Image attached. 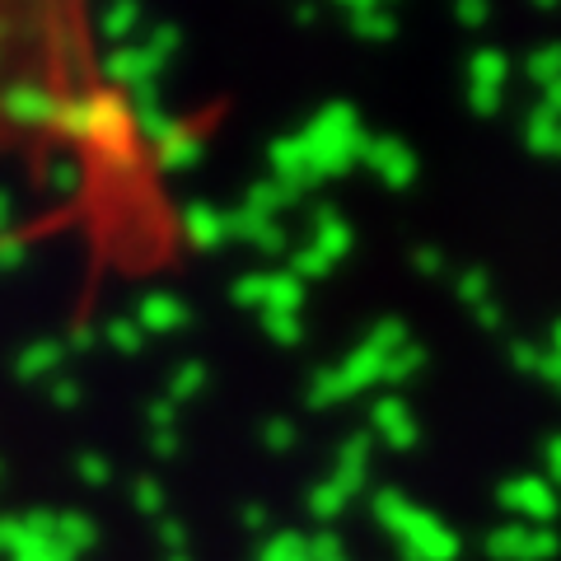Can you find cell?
<instances>
[{
    "mask_svg": "<svg viewBox=\"0 0 561 561\" xmlns=\"http://www.w3.org/2000/svg\"><path fill=\"white\" fill-rule=\"evenodd\" d=\"M131 505L146 519H164V505H169V496H164V482L160 478H140L136 486H131Z\"/></svg>",
    "mask_w": 561,
    "mask_h": 561,
    "instance_id": "f35d334b",
    "label": "cell"
},
{
    "mask_svg": "<svg viewBox=\"0 0 561 561\" xmlns=\"http://www.w3.org/2000/svg\"><path fill=\"white\" fill-rule=\"evenodd\" d=\"M375 383H383V356H379V351H370L365 342H356L346 351V360L323 365V370L309 379L305 402L313 412H328V408H337V402H351V398L370 393Z\"/></svg>",
    "mask_w": 561,
    "mask_h": 561,
    "instance_id": "277c9868",
    "label": "cell"
},
{
    "mask_svg": "<svg viewBox=\"0 0 561 561\" xmlns=\"http://www.w3.org/2000/svg\"><path fill=\"white\" fill-rule=\"evenodd\" d=\"M61 360H66V342L33 337L20 356H14V379L20 383H51L61 375Z\"/></svg>",
    "mask_w": 561,
    "mask_h": 561,
    "instance_id": "ffe728a7",
    "label": "cell"
},
{
    "mask_svg": "<svg viewBox=\"0 0 561 561\" xmlns=\"http://www.w3.org/2000/svg\"><path fill=\"white\" fill-rule=\"evenodd\" d=\"M538 379L548 383L552 393H561V356H552V351H548V356H542V375Z\"/></svg>",
    "mask_w": 561,
    "mask_h": 561,
    "instance_id": "11a10c76",
    "label": "cell"
},
{
    "mask_svg": "<svg viewBox=\"0 0 561 561\" xmlns=\"http://www.w3.org/2000/svg\"><path fill=\"white\" fill-rule=\"evenodd\" d=\"M496 505L515 524H534V529H552L561 515V491L538 478V472H524V478H505L496 486Z\"/></svg>",
    "mask_w": 561,
    "mask_h": 561,
    "instance_id": "8992f818",
    "label": "cell"
},
{
    "mask_svg": "<svg viewBox=\"0 0 561 561\" xmlns=\"http://www.w3.org/2000/svg\"><path fill=\"white\" fill-rule=\"evenodd\" d=\"M351 243H356V230H351V220L342 216L337 206H319L313 210V230H309V249L319 253V257H328L332 267L351 253Z\"/></svg>",
    "mask_w": 561,
    "mask_h": 561,
    "instance_id": "ac0fdd59",
    "label": "cell"
},
{
    "mask_svg": "<svg viewBox=\"0 0 561 561\" xmlns=\"http://www.w3.org/2000/svg\"><path fill=\"white\" fill-rule=\"evenodd\" d=\"M150 449L160 454V459H173V454H179V431H154L150 435Z\"/></svg>",
    "mask_w": 561,
    "mask_h": 561,
    "instance_id": "db71d44e",
    "label": "cell"
},
{
    "mask_svg": "<svg viewBox=\"0 0 561 561\" xmlns=\"http://www.w3.org/2000/svg\"><path fill=\"white\" fill-rule=\"evenodd\" d=\"M99 342L103 346H113L117 356H140V351H146V332H140V323L131 319V313H117V319H108L99 328Z\"/></svg>",
    "mask_w": 561,
    "mask_h": 561,
    "instance_id": "83f0119b",
    "label": "cell"
},
{
    "mask_svg": "<svg viewBox=\"0 0 561 561\" xmlns=\"http://www.w3.org/2000/svg\"><path fill=\"white\" fill-rule=\"evenodd\" d=\"M472 319H478L486 332H501L505 328V309H501V300H491V305H482L478 313H472Z\"/></svg>",
    "mask_w": 561,
    "mask_h": 561,
    "instance_id": "816d5d0a",
    "label": "cell"
},
{
    "mask_svg": "<svg viewBox=\"0 0 561 561\" xmlns=\"http://www.w3.org/2000/svg\"><path fill=\"white\" fill-rule=\"evenodd\" d=\"M412 272H421V276H445L449 262H445V253L435 249V243H421V249H412Z\"/></svg>",
    "mask_w": 561,
    "mask_h": 561,
    "instance_id": "ee69618b",
    "label": "cell"
},
{
    "mask_svg": "<svg viewBox=\"0 0 561 561\" xmlns=\"http://www.w3.org/2000/svg\"><path fill=\"white\" fill-rule=\"evenodd\" d=\"M206 389V365L202 360H183V365H173V375L164 379V398L173 402V408H183L187 398H197Z\"/></svg>",
    "mask_w": 561,
    "mask_h": 561,
    "instance_id": "1f68e13d",
    "label": "cell"
},
{
    "mask_svg": "<svg viewBox=\"0 0 561 561\" xmlns=\"http://www.w3.org/2000/svg\"><path fill=\"white\" fill-rule=\"evenodd\" d=\"M295 136H300V150H305L309 183L319 187V183L342 179V173H351L360 164V150H365V136L370 131L360 127L356 103L337 99V103H323Z\"/></svg>",
    "mask_w": 561,
    "mask_h": 561,
    "instance_id": "7a4b0ae2",
    "label": "cell"
},
{
    "mask_svg": "<svg viewBox=\"0 0 561 561\" xmlns=\"http://www.w3.org/2000/svg\"><path fill=\"white\" fill-rule=\"evenodd\" d=\"M57 538H61V548L80 561L84 552L99 548V524L80 511H57Z\"/></svg>",
    "mask_w": 561,
    "mask_h": 561,
    "instance_id": "d4e9b609",
    "label": "cell"
},
{
    "mask_svg": "<svg viewBox=\"0 0 561 561\" xmlns=\"http://www.w3.org/2000/svg\"><path fill=\"white\" fill-rule=\"evenodd\" d=\"M370 435L383 449H398V454H408V449L421 445L416 416H412V408L398 393H383V398L370 402Z\"/></svg>",
    "mask_w": 561,
    "mask_h": 561,
    "instance_id": "7c38bea8",
    "label": "cell"
},
{
    "mask_svg": "<svg viewBox=\"0 0 561 561\" xmlns=\"http://www.w3.org/2000/svg\"><path fill=\"white\" fill-rule=\"evenodd\" d=\"M140 20H146V14H140L136 0H117V5H103L94 14V33L108 47H127L140 38Z\"/></svg>",
    "mask_w": 561,
    "mask_h": 561,
    "instance_id": "44dd1931",
    "label": "cell"
},
{
    "mask_svg": "<svg viewBox=\"0 0 561 561\" xmlns=\"http://www.w3.org/2000/svg\"><path fill=\"white\" fill-rule=\"evenodd\" d=\"M267 286H272V272H267V267L243 272L234 286H230V300H234L239 309H257V313H262V305H267Z\"/></svg>",
    "mask_w": 561,
    "mask_h": 561,
    "instance_id": "e575fe53",
    "label": "cell"
},
{
    "mask_svg": "<svg viewBox=\"0 0 561 561\" xmlns=\"http://www.w3.org/2000/svg\"><path fill=\"white\" fill-rule=\"evenodd\" d=\"M262 332L276 342V346H300L305 342V313H257Z\"/></svg>",
    "mask_w": 561,
    "mask_h": 561,
    "instance_id": "74e56055",
    "label": "cell"
},
{
    "mask_svg": "<svg viewBox=\"0 0 561 561\" xmlns=\"http://www.w3.org/2000/svg\"><path fill=\"white\" fill-rule=\"evenodd\" d=\"M80 398H84V389L76 383V375H57V379H51V402H57L61 412H70Z\"/></svg>",
    "mask_w": 561,
    "mask_h": 561,
    "instance_id": "7dc6e473",
    "label": "cell"
},
{
    "mask_svg": "<svg viewBox=\"0 0 561 561\" xmlns=\"http://www.w3.org/2000/svg\"><path fill=\"white\" fill-rule=\"evenodd\" d=\"M542 356H548V346H538V342H524V337H515V342H511V365H515L519 375L538 379V375H542Z\"/></svg>",
    "mask_w": 561,
    "mask_h": 561,
    "instance_id": "b9f144b4",
    "label": "cell"
},
{
    "mask_svg": "<svg viewBox=\"0 0 561 561\" xmlns=\"http://www.w3.org/2000/svg\"><path fill=\"white\" fill-rule=\"evenodd\" d=\"M342 14H346V28L356 33L360 43H393L398 38V14L383 5V0H346Z\"/></svg>",
    "mask_w": 561,
    "mask_h": 561,
    "instance_id": "d6986e66",
    "label": "cell"
},
{
    "mask_svg": "<svg viewBox=\"0 0 561 561\" xmlns=\"http://www.w3.org/2000/svg\"><path fill=\"white\" fill-rule=\"evenodd\" d=\"M202 154H206L202 131H192L187 122H183V127L164 140V146H154V164H160L164 173H187V169L202 164Z\"/></svg>",
    "mask_w": 561,
    "mask_h": 561,
    "instance_id": "7402d4cb",
    "label": "cell"
},
{
    "mask_svg": "<svg viewBox=\"0 0 561 561\" xmlns=\"http://www.w3.org/2000/svg\"><path fill=\"white\" fill-rule=\"evenodd\" d=\"M454 20H459L463 28H482L491 20V5L486 0H459V5H454Z\"/></svg>",
    "mask_w": 561,
    "mask_h": 561,
    "instance_id": "c3c4849f",
    "label": "cell"
},
{
    "mask_svg": "<svg viewBox=\"0 0 561 561\" xmlns=\"http://www.w3.org/2000/svg\"><path fill=\"white\" fill-rule=\"evenodd\" d=\"M0 478H5V463H0Z\"/></svg>",
    "mask_w": 561,
    "mask_h": 561,
    "instance_id": "6125c7cd",
    "label": "cell"
},
{
    "mask_svg": "<svg viewBox=\"0 0 561 561\" xmlns=\"http://www.w3.org/2000/svg\"><path fill=\"white\" fill-rule=\"evenodd\" d=\"M230 243H249V249L267 253V257H290V239H286V225L272 220V216H257V210L239 206L230 210Z\"/></svg>",
    "mask_w": 561,
    "mask_h": 561,
    "instance_id": "9a60e30c",
    "label": "cell"
},
{
    "mask_svg": "<svg viewBox=\"0 0 561 561\" xmlns=\"http://www.w3.org/2000/svg\"><path fill=\"white\" fill-rule=\"evenodd\" d=\"M257 440H262V449H267V454H286V449L300 445V426H295L290 416H267L257 426Z\"/></svg>",
    "mask_w": 561,
    "mask_h": 561,
    "instance_id": "8d00e7d4",
    "label": "cell"
},
{
    "mask_svg": "<svg viewBox=\"0 0 561 561\" xmlns=\"http://www.w3.org/2000/svg\"><path fill=\"white\" fill-rule=\"evenodd\" d=\"M375 524L398 542L402 561H459L463 542L440 515H431L426 505H416L408 491L398 486H375L370 491Z\"/></svg>",
    "mask_w": 561,
    "mask_h": 561,
    "instance_id": "6da1fadb",
    "label": "cell"
},
{
    "mask_svg": "<svg viewBox=\"0 0 561 561\" xmlns=\"http://www.w3.org/2000/svg\"><path fill=\"white\" fill-rule=\"evenodd\" d=\"M164 561H192V552H169Z\"/></svg>",
    "mask_w": 561,
    "mask_h": 561,
    "instance_id": "94428289",
    "label": "cell"
},
{
    "mask_svg": "<svg viewBox=\"0 0 561 561\" xmlns=\"http://www.w3.org/2000/svg\"><path fill=\"white\" fill-rule=\"evenodd\" d=\"M57 136L61 140H76V146H94L103 150L108 160L117 164H131L127 160V136H131V113H127V99L117 94H76V99H61V113H57Z\"/></svg>",
    "mask_w": 561,
    "mask_h": 561,
    "instance_id": "3957f363",
    "label": "cell"
},
{
    "mask_svg": "<svg viewBox=\"0 0 561 561\" xmlns=\"http://www.w3.org/2000/svg\"><path fill=\"white\" fill-rule=\"evenodd\" d=\"M295 202H300V192L286 187V183H276L272 173H267V179H257L249 187V197H243V206L257 210V216H272V220H280V210H290Z\"/></svg>",
    "mask_w": 561,
    "mask_h": 561,
    "instance_id": "484cf974",
    "label": "cell"
},
{
    "mask_svg": "<svg viewBox=\"0 0 561 561\" xmlns=\"http://www.w3.org/2000/svg\"><path fill=\"white\" fill-rule=\"evenodd\" d=\"M360 342L370 346V351H379L383 360H389L393 351H402V346L412 342V328L402 323V319H393V313H389V319H379V323H370V328H365V337H360Z\"/></svg>",
    "mask_w": 561,
    "mask_h": 561,
    "instance_id": "d6a6232c",
    "label": "cell"
},
{
    "mask_svg": "<svg viewBox=\"0 0 561 561\" xmlns=\"http://www.w3.org/2000/svg\"><path fill=\"white\" fill-rule=\"evenodd\" d=\"M0 51H5V43H0Z\"/></svg>",
    "mask_w": 561,
    "mask_h": 561,
    "instance_id": "be15d7a7",
    "label": "cell"
},
{
    "mask_svg": "<svg viewBox=\"0 0 561 561\" xmlns=\"http://www.w3.org/2000/svg\"><path fill=\"white\" fill-rule=\"evenodd\" d=\"M43 187L51 192L57 202H76L80 197V187H84V164L76 160V154H47V164H43Z\"/></svg>",
    "mask_w": 561,
    "mask_h": 561,
    "instance_id": "cb8c5ba5",
    "label": "cell"
},
{
    "mask_svg": "<svg viewBox=\"0 0 561 561\" xmlns=\"http://www.w3.org/2000/svg\"><path fill=\"white\" fill-rule=\"evenodd\" d=\"M154 538H160L164 557H169V552H187V524H183V519H173V515L154 519Z\"/></svg>",
    "mask_w": 561,
    "mask_h": 561,
    "instance_id": "7bdbcfd3",
    "label": "cell"
},
{
    "mask_svg": "<svg viewBox=\"0 0 561 561\" xmlns=\"http://www.w3.org/2000/svg\"><path fill=\"white\" fill-rule=\"evenodd\" d=\"M253 561H309V534L300 529H276L262 538V548Z\"/></svg>",
    "mask_w": 561,
    "mask_h": 561,
    "instance_id": "f546056e",
    "label": "cell"
},
{
    "mask_svg": "<svg viewBox=\"0 0 561 561\" xmlns=\"http://www.w3.org/2000/svg\"><path fill=\"white\" fill-rule=\"evenodd\" d=\"M511 84V57L501 47H478L468 57V108L478 117H496Z\"/></svg>",
    "mask_w": 561,
    "mask_h": 561,
    "instance_id": "ba28073f",
    "label": "cell"
},
{
    "mask_svg": "<svg viewBox=\"0 0 561 561\" xmlns=\"http://www.w3.org/2000/svg\"><path fill=\"white\" fill-rule=\"evenodd\" d=\"M267 524H272L267 505H243V529L249 534H267Z\"/></svg>",
    "mask_w": 561,
    "mask_h": 561,
    "instance_id": "f5cc1de1",
    "label": "cell"
},
{
    "mask_svg": "<svg viewBox=\"0 0 561 561\" xmlns=\"http://www.w3.org/2000/svg\"><path fill=\"white\" fill-rule=\"evenodd\" d=\"M360 164L370 169L383 187H393V192H408L416 183V173H421L416 150L402 136H389V131H383V136H365Z\"/></svg>",
    "mask_w": 561,
    "mask_h": 561,
    "instance_id": "9c48e42d",
    "label": "cell"
},
{
    "mask_svg": "<svg viewBox=\"0 0 561 561\" xmlns=\"http://www.w3.org/2000/svg\"><path fill=\"white\" fill-rule=\"evenodd\" d=\"M127 113H131V131H136V136H146V140H150V150H154V146H164V140L183 127V122L169 113V103L160 99V84L131 90V94H127Z\"/></svg>",
    "mask_w": 561,
    "mask_h": 561,
    "instance_id": "4fadbf2b",
    "label": "cell"
},
{
    "mask_svg": "<svg viewBox=\"0 0 561 561\" xmlns=\"http://www.w3.org/2000/svg\"><path fill=\"white\" fill-rule=\"evenodd\" d=\"M146 421H150V435L154 431H179V408H173L169 398H154L146 408Z\"/></svg>",
    "mask_w": 561,
    "mask_h": 561,
    "instance_id": "bcb514c9",
    "label": "cell"
},
{
    "mask_svg": "<svg viewBox=\"0 0 561 561\" xmlns=\"http://www.w3.org/2000/svg\"><path fill=\"white\" fill-rule=\"evenodd\" d=\"M10 548H14V515H0V561L10 557Z\"/></svg>",
    "mask_w": 561,
    "mask_h": 561,
    "instance_id": "9f6ffc18",
    "label": "cell"
},
{
    "mask_svg": "<svg viewBox=\"0 0 561 561\" xmlns=\"http://www.w3.org/2000/svg\"><path fill=\"white\" fill-rule=\"evenodd\" d=\"M5 561H76L57 538V511L14 515V548Z\"/></svg>",
    "mask_w": 561,
    "mask_h": 561,
    "instance_id": "8fae6325",
    "label": "cell"
},
{
    "mask_svg": "<svg viewBox=\"0 0 561 561\" xmlns=\"http://www.w3.org/2000/svg\"><path fill=\"white\" fill-rule=\"evenodd\" d=\"M262 313H305V280H295L286 267L272 272L267 305H262Z\"/></svg>",
    "mask_w": 561,
    "mask_h": 561,
    "instance_id": "f1b7e54d",
    "label": "cell"
},
{
    "mask_svg": "<svg viewBox=\"0 0 561 561\" xmlns=\"http://www.w3.org/2000/svg\"><path fill=\"white\" fill-rule=\"evenodd\" d=\"M519 136H524V146H529V154H538V160H561V117L548 113L542 103L524 117Z\"/></svg>",
    "mask_w": 561,
    "mask_h": 561,
    "instance_id": "603a6c76",
    "label": "cell"
},
{
    "mask_svg": "<svg viewBox=\"0 0 561 561\" xmlns=\"http://www.w3.org/2000/svg\"><path fill=\"white\" fill-rule=\"evenodd\" d=\"M179 230L192 249H202V253L225 249V243H230V210H220L210 202H187L179 210Z\"/></svg>",
    "mask_w": 561,
    "mask_h": 561,
    "instance_id": "2e32d148",
    "label": "cell"
},
{
    "mask_svg": "<svg viewBox=\"0 0 561 561\" xmlns=\"http://www.w3.org/2000/svg\"><path fill=\"white\" fill-rule=\"evenodd\" d=\"M76 478L84 486H108L113 482V459L99 454V449H84V454H76Z\"/></svg>",
    "mask_w": 561,
    "mask_h": 561,
    "instance_id": "ab89813d",
    "label": "cell"
},
{
    "mask_svg": "<svg viewBox=\"0 0 561 561\" xmlns=\"http://www.w3.org/2000/svg\"><path fill=\"white\" fill-rule=\"evenodd\" d=\"M454 290H459V300H463L472 313L496 300V295H491V272H486V267H463L459 280H454Z\"/></svg>",
    "mask_w": 561,
    "mask_h": 561,
    "instance_id": "d590c367",
    "label": "cell"
},
{
    "mask_svg": "<svg viewBox=\"0 0 561 561\" xmlns=\"http://www.w3.org/2000/svg\"><path fill=\"white\" fill-rule=\"evenodd\" d=\"M140 43H146V47H150L160 61H169L173 51L183 47V28H179V24H169V20H164V24H150V33H146V38H140Z\"/></svg>",
    "mask_w": 561,
    "mask_h": 561,
    "instance_id": "60d3db41",
    "label": "cell"
},
{
    "mask_svg": "<svg viewBox=\"0 0 561 561\" xmlns=\"http://www.w3.org/2000/svg\"><path fill=\"white\" fill-rule=\"evenodd\" d=\"M421 370H426V346H421V342H408L402 351H393V356L383 360V383L402 389V383L421 379Z\"/></svg>",
    "mask_w": 561,
    "mask_h": 561,
    "instance_id": "4dcf8cb0",
    "label": "cell"
},
{
    "mask_svg": "<svg viewBox=\"0 0 561 561\" xmlns=\"http://www.w3.org/2000/svg\"><path fill=\"white\" fill-rule=\"evenodd\" d=\"M14 225H20V202H14L10 187H0V239L14 234Z\"/></svg>",
    "mask_w": 561,
    "mask_h": 561,
    "instance_id": "681fc988",
    "label": "cell"
},
{
    "mask_svg": "<svg viewBox=\"0 0 561 561\" xmlns=\"http://www.w3.org/2000/svg\"><path fill=\"white\" fill-rule=\"evenodd\" d=\"M90 346H94V332H90V328H76V332L66 337V351H90Z\"/></svg>",
    "mask_w": 561,
    "mask_h": 561,
    "instance_id": "6f0895ef",
    "label": "cell"
},
{
    "mask_svg": "<svg viewBox=\"0 0 561 561\" xmlns=\"http://www.w3.org/2000/svg\"><path fill=\"white\" fill-rule=\"evenodd\" d=\"M61 94H51L43 80H10L0 84V122L14 131H57Z\"/></svg>",
    "mask_w": 561,
    "mask_h": 561,
    "instance_id": "5b68a950",
    "label": "cell"
},
{
    "mask_svg": "<svg viewBox=\"0 0 561 561\" xmlns=\"http://www.w3.org/2000/svg\"><path fill=\"white\" fill-rule=\"evenodd\" d=\"M356 501L351 491L342 486V482H332V478H323L319 486H309V515L323 524V529H332L342 515H346V505Z\"/></svg>",
    "mask_w": 561,
    "mask_h": 561,
    "instance_id": "4316f807",
    "label": "cell"
},
{
    "mask_svg": "<svg viewBox=\"0 0 561 561\" xmlns=\"http://www.w3.org/2000/svg\"><path fill=\"white\" fill-rule=\"evenodd\" d=\"M131 319L140 323V332L146 337H173V332H183L192 323V309L187 300H179L173 290H146L136 300V313Z\"/></svg>",
    "mask_w": 561,
    "mask_h": 561,
    "instance_id": "5bb4252c",
    "label": "cell"
},
{
    "mask_svg": "<svg viewBox=\"0 0 561 561\" xmlns=\"http://www.w3.org/2000/svg\"><path fill=\"white\" fill-rule=\"evenodd\" d=\"M548 351H552V356H561V313H557L552 328H548Z\"/></svg>",
    "mask_w": 561,
    "mask_h": 561,
    "instance_id": "91938a15",
    "label": "cell"
},
{
    "mask_svg": "<svg viewBox=\"0 0 561 561\" xmlns=\"http://www.w3.org/2000/svg\"><path fill=\"white\" fill-rule=\"evenodd\" d=\"M169 61H160L146 43H127V47H108L103 51V61H99V80L103 84H113V90H146V84H160V70Z\"/></svg>",
    "mask_w": 561,
    "mask_h": 561,
    "instance_id": "30bf717a",
    "label": "cell"
},
{
    "mask_svg": "<svg viewBox=\"0 0 561 561\" xmlns=\"http://www.w3.org/2000/svg\"><path fill=\"white\" fill-rule=\"evenodd\" d=\"M538 103H542V108H548V113H557V117H561V80H557V84H548Z\"/></svg>",
    "mask_w": 561,
    "mask_h": 561,
    "instance_id": "680465c9",
    "label": "cell"
},
{
    "mask_svg": "<svg viewBox=\"0 0 561 561\" xmlns=\"http://www.w3.org/2000/svg\"><path fill=\"white\" fill-rule=\"evenodd\" d=\"M524 76H529L538 90L557 84V80H561V43H542V47H534L529 57H524Z\"/></svg>",
    "mask_w": 561,
    "mask_h": 561,
    "instance_id": "836d02e7",
    "label": "cell"
},
{
    "mask_svg": "<svg viewBox=\"0 0 561 561\" xmlns=\"http://www.w3.org/2000/svg\"><path fill=\"white\" fill-rule=\"evenodd\" d=\"M370 459H375V435L370 431H356V435H346V440H342L328 478L342 482L351 496H360V491L370 486Z\"/></svg>",
    "mask_w": 561,
    "mask_h": 561,
    "instance_id": "e0dca14e",
    "label": "cell"
},
{
    "mask_svg": "<svg viewBox=\"0 0 561 561\" xmlns=\"http://www.w3.org/2000/svg\"><path fill=\"white\" fill-rule=\"evenodd\" d=\"M24 257H28V239H24L20 230L0 239V272H20V267H24Z\"/></svg>",
    "mask_w": 561,
    "mask_h": 561,
    "instance_id": "f6af8a7d",
    "label": "cell"
},
{
    "mask_svg": "<svg viewBox=\"0 0 561 561\" xmlns=\"http://www.w3.org/2000/svg\"><path fill=\"white\" fill-rule=\"evenodd\" d=\"M542 459H548V482L561 491V435H552V440L542 445Z\"/></svg>",
    "mask_w": 561,
    "mask_h": 561,
    "instance_id": "f907efd6",
    "label": "cell"
},
{
    "mask_svg": "<svg viewBox=\"0 0 561 561\" xmlns=\"http://www.w3.org/2000/svg\"><path fill=\"white\" fill-rule=\"evenodd\" d=\"M482 552L491 561H557L561 557V534L511 519V524H496V529L482 538Z\"/></svg>",
    "mask_w": 561,
    "mask_h": 561,
    "instance_id": "52a82bcc",
    "label": "cell"
}]
</instances>
